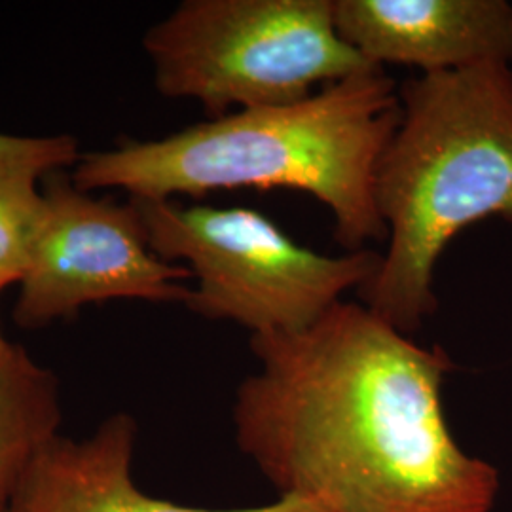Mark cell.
Wrapping results in <instances>:
<instances>
[{"mask_svg": "<svg viewBox=\"0 0 512 512\" xmlns=\"http://www.w3.org/2000/svg\"><path fill=\"white\" fill-rule=\"evenodd\" d=\"M340 37L366 61L421 74L512 61V6L505 0H334Z\"/></svg>", "mask_w": 512, "mask_h": 512, "instance_id": "52a82bcc", "label": "cell"}, {"mask_svg": "<svg viewBox=\"0 0 512 512\" xmlns=\"http://www.w3.org/2000/svg\"><path fill=\"white\" fill-rule=\"evenodd\" d=\"M137 421L118 412L86 439L59 435L23 480L10 512H325L319 505L281 497L255 509H198L145 494L131 465Z\"/></svg>", "mask_w": 512, "mask_h": 512, "instance_id": "ba28073f", "label": "cell"}, {"mask_svg": "<svg viewBox=\"0 0 512 512\" xmlns=\"http://www.w3.org/2000/svg\"><path fill=\"white\" fill-rule=\"evenodd\" d=\"M156 90L211 118L279 107L378 71L340 37L334 0H184L147 31Z\"/></svg>", "mask_w": 512, "mask_h": 512, "instance_id": "277c9868", "label": "cell"}, {"mask_svg": "<svg viewBox=\"0 0 512 512\" xmlns=\"http://www.w3.org/2000/svg\"><path fill=\"white\" fill-rule=\"evenodd\" d=\"M61 421L57 376L10 344L0 353V512H10L31 467L59 437Z\"/></svg>", "mask_w": 512, "mask_h": 512, "instance_id": "9c48e42d", "label": "cell"}, {"mask_svg": "<svg viewBox=\"0 0 512 512\" xmlns=\"http://www.w3.org/2000/svg\"><path fill=\"white\" fill-rule=\"evenodd\" d=\"M10 344H12V342H10V340H8V338L2 334V329H0V353H2L4 349L8 348Z\"/></svg>", "mask_w": 512, "mask_h": 512, "instance_id": "7c38bea8", "label": "cell"}, {"mask_svg": "<svg viewBox=\"0 0 512 512\" xmlns=\"http://www.w3.org/2000/svg\"><path fill=\"white\" fill-rule=\"evenodd\" d=\"M403 116L378 162L387 228L361 304L412 336L437 310L435 268L467 226L512 222L511 63L420 74L399 88Z\"/></svg>", "mask_w": 512, "mask_h": 512, "instance_id": "3957f363", "label": "cell"}, {"mask_svg": "<svg viewBox=\"0 0 512 512\" xmlns=\"http://www.w3.org/2000/svg\"><path fill=\"white\" fill-rule=\"evenodd\" d=\"M403 107L384 69L332 82L308 99L232 110L158 141H129L82 154L76 188L126 190L173 200L217 190H298L329 207L334 239L348 253L387 239L374 184Z\"/></svg>", "mask_w": 512, "mask_h": 512, "instance_id": "7a4b0ae2", "label": "cell"}, {"mask_svg": "<svg viewBox=\"0 0 512 512\" xmlns=\"http://www.w3.org/2000/svg\"><path fill=\"white\" fill-rule=\"evenodd\" d=\"M44 219L19 283L14 321L42 329L109 300L186 302L192 274L148 243L137 203L93 198L61 173L48 175Z\"/></svg>", "mask_w": 512, "mask_h": 512, "instance_id": "8992f818", "label": "cell"}, {"mask_svg": "<svg viewBox=\"0 0 512 512\" xmlns=\"http://www.w3.org/2000/svg\"><path fill=\"white\" fill-rule=\"evenodd\" d=\"M78 143L71 135L21 137L0 133V175L48 177L78 164Z\"/></svg>", "mask_w": 512, "mask_h": 512, "instance_id": "8fae6325", "label": "cell"}, {"mask_svg": "<svg viewBox=\"0 0 512 512\" xmlns=\"http://www.w3.org/2000/svg\"><path fill=\"white\" fill-rule=\"evenodd\" d=\"M251 349L260 370L239 385L236 439L281 497L325 512H492L497 469L446 421L444 349L344 300Z\"/></svg>", "mask_w": 512, "mask_h": 512, "instance_id": "6da1fadb", "label": "cell"}, {"mask_svg": "<svg viewBox=\"0 0 512 512\" xmlns=\"http://www.w3.org/2000/svg\"><path fill=\"white\" fill-rule=\"evenodd\" d=\"M137 203L152 251L184 262L196 287L186 306L194 313L234 321L260 334L308 329L351 289L376 275L382 253L321 255L296 243L274 220L247 207Z\"/></svg>", "mask_w": 512, "mask_h": 512, "instance_id": "5b68a950", "label": "cell"}, {"mask_svg": "<svg viewBox=\"0 0 512 512\" xmlns=\"http://www.w3.org/2000/svg\"><path fill=\"white\" fill-rule=\"evenodd\" d=\"M44 209L37 177L0 175V293L27 272Z\"/></svg>", "mask_w": 512, "mask_h": 512, "instance_id": "30bf717a", "label": "cell"}]
</instances>
